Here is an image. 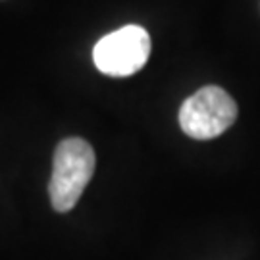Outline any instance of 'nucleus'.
I'll return each instance as SVG.
<instances>
[{
	"mask_svg": "<svg viewBox=\"0 0 260 260\" xmlns=\"http://www.w3.org/2000/svg\"><path fill=\"white\" fill-rule=\"evenodd\" d=\"M94 164L93 147L79 137L64 139L56 147L48 183V195L56 212H68L77 205L94 174Z\"/></svg>",
	"mask_w": 260,
	"mask_h": 260,
	"instance_id": "f257e3e1",
	"label": "nucleus"
},
{
	"mask_svg": "<svg viewBox=\"0 0 260 260\" xmlns=\"http://www.w3.org/2000/svg\"><path fill=\"white\" fill-rule=\"evenodd\" d=\"M237 120V104L222 87H203L179 108V125L197 141L220 137Z\"/></svg>",
	"mask_w": 260,
	"mask_h": 260,
	"instance_id": "f03ea898",
	"label": "nucleus"
},
{
	"mask_svg": "<svg viewBox=\"0 0 260 260\" xmlns=\"http://www.w3.org/2000/svg\"><path fill=\"white\" fill-rule=\"evenodd\" d=\"M149 54V33L139 25H125L108 33L94 45L93 62L104 75L127 77L147 64Z\"/></svg>",
	"mask_w": 260,
	"mask_h": 260,
	"instance_id": "7ed1b4c3",
	"label": "nucleus"
}]
</instances>
